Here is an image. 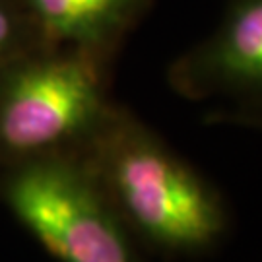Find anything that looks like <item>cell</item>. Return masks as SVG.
Listing matches in <instances>:
<instances>
[{
	"mask_svg": "<svg viewBox=\"0 0 262 262\" xmlns=\"http://www.w3.org/2000/svg\"><path fill=\"white\" fill-rule=\"evenodd\" d=\"M85 165L119 217L159 249L192 253L224 231L215 190L144 124L113 111L90 138Z\"/></svg>",
	"mask_w": 262,
	"mask_h": 262,
	"instance_id": "obj_1",
	"label": "cell"
},
{
	"mask_svg": "<svg viewBox=\"0 0 262 262\" xmlns=\"http://www.w3.org/2000/svg\"><path fill=\"white\" fill-rule=\"evenodd\" d=\"M101 56L74 47L10 68L0 80V150L31 159L90 140L111 113Z\"/></svg>",
	"mask_w": 262,
	"mask_h": 262,
	"instance_id": "obj_2",
	"label": "cell"
},
{
	"mask_svg": "<svg viewBox=\"0 0 262 262\" xmlns=\"http://www.w3.org/2000/svg\"><path fill=\"white\" fill-rule=\"evenodd\" d=\"M4 196L29 233L60 262H136L121 217L85 163L28 159Z\"/></svg>",
	"mask_w": 262,
	"mask_h": 262,
	"instance_id": "obj_3",
	"label": "cell"
},
{
	"mask_svg": "<svg viewBox=\"0 0 262 262\" xmlns=\"http://www.w3.org/2000/svg\"><path fill=\"white\" fill-rule=\"evenodd\" d=\"M169 82L190 99H262V0H227L220 26L173 62Z\"/></svg>",
	"mask_w": 262,
	"mask_h": 262,
	"instance_id": "obj_4",
	"label": "cell"
},
{
	"mask_svg": "<svg viewBox=\"0 0 262 262\" xmlns=\"http://www.w3.org/2000/svg\"><path fill=\"white\" fill-rule=\"evenodd\" d=\"M53 41L107 53L134 26L148 0H26Z\"/></svg>",
	"mask_w": 262,
	"mask_h": 262,
	"instance_id": "obj_5",
	"label": "cell"
},
{
	"mask_svg": "<svg viewBox=\"0 0 262 262\" xmlns=\"http://www.w3.org/2000/svg\"><path fill=\"white\" fill-rule=\"evenodd\" d=\"M16 39H18V26L14 12L10 10L6 0H0V62L10 56L12 49L16 47Z\"/></svg>",
	"mask_w": 262,
	"mask_h": 262,
	"instance_id": "obj_6",
	"label": "cell"
},
{
	"mask_svg": "<svg viewBox=\"0 0 262 262\" xmlns=\"http://www.w3.org/2000/svg\"><path fill=\"white\" fill-rule=\"evenodd\" d=\"M217 121H227L233 124H245V126H254L262 130V115L258 113H231V115H217Z\"/></svg>",
	"mask_w": 262,
	"mask_h": 262,
	"instance_id": "obj_7",
	"label": "cell"
}]
</instances>
